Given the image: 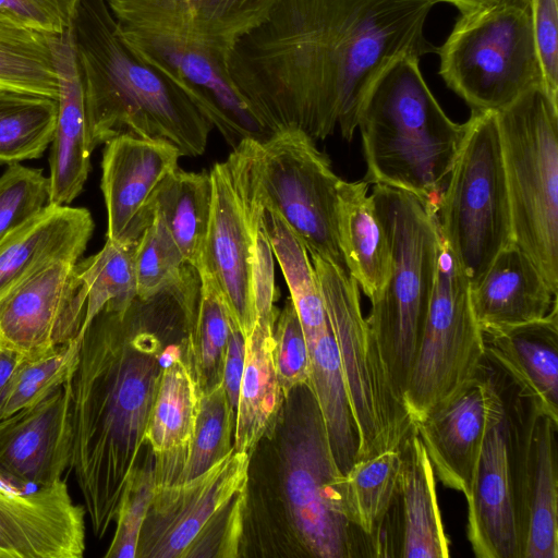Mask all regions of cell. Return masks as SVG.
<instances>
[{
	"label": "cell",
	"mask_w": 558,
	"mask_h": 558,
	"mask_svg": "<svg viewBox=\"0 0 558 558\" xmlns=\"http://www.w3.org/2000/svg\"><path fill=\"white\" fill-rule=\"evenodd\" d=\"M435 0H276L230 62L235 92L272 135L298 128L351 142L361 102L396 57L436 51L424 27Z\"/></svg>",
	"instance_id": "1"
},
{
	"label": "cell",
	"mask_w": 558,
	"mask_h": 558,
	"mask_svg": "<svg viewBox=\"0 0 558 558\" xmlns=\"http://www.w3.org/2000/svg\"><path fill=\"white\" fill-rule=\"evenodd\" d=\"M201 280L189 268L174 284L123 312L102 310L80 339L70 384L71 469L94 535L100 539L140 462L168 349L195 322ZM145 460V459H144Z\"/></svg>",
	"instance_id": "2"
},
{
	"label": "cell",
	"mask_w": 558,
	"mask_h": 558,
	"mask_svg": "<svg viewBox=\"0 0 558 558\" xmlns=\"http://www.w3.org/2000/svg\"><path fill=\"white\" fill-rule=\"evenodd\" d=\"M258 444L267 456L258 494L266 497L246 495L242 544L253 536L264 556H372L367 537L348 520L343 474L308 383L284 397Z\"/></svg>",
	"instance_id": "3"
},
{
	"label": "cell",
	"mask_w": 558,
	"mask_h": 558,
	"mask_svg": "<svg viewBox=\"0 0 558 558\" xmlns=\"http://www.w3.org/2000/svg\"><path fill=\"white\" fill-rule=\"evenodd\" d=\"M105 1L134 58L180 88L232 148L270 136L235 92L230 62L276 0Z\"/></svg>",
	"instance_id": "4"
},
{
	"label": "cell",
	"mask_w": 558,
	"mask_h": 558,
	"mask_svg": "<svg viewBox=\"0 0 558 558\" xmlns=\"http://www.w3.org/2000/svg\"><path fill=\"white\" fill-rule=\"evenodd\" d=\"M71 34L93 149L133 135L166 141L181 156L204 154L211 123L180 88L134 58L105 0H80Z\"/></svg>",
	"instance_id": "5"
},
{
	"label": "cell",
	"mask_w": 558,
	"mask_h": 558,
	"mask_svg": "<svg viewBox=\"0 0 558 558\" xmlns=\"http://www.w3.org/2000/svg\"><path fill=\"white\" fill-rule=\"evenodd\" d=\"M364 181L412 194L438 215L449 173L466 131L444 111L420 69L400 54L367 89L357 113Z\"/></svg>",
	"instance_id": "6"
},
{
	"label": "cell",
	"mask_w": 558,
	"mask_h": 558,
	"mask_svg": "<svg viewBox=\"0 0 558 558\" xmlns=\"http://www.w3.org/2000/svg\"><path fill=\"white\" fill-rule=\"evenodd\" d=\"M391 248V272L371 302L369 331L403 400L435 287L440 230L412 194L374 184L371 192Z\"/></svg>",
	"instance_id": "7"
},
{
	"label": "cell",
	"mask_w": 558,
	"mask_h": 558,
	"mask_svg": "<svg viewBox=\"0 0 558 558\" xmlns=\"http://www.w3.org/2000/svg\"><path fill=\"white\" fill-rule=\"evenodd\" d=\"M496 119L513 241L558 293V105L535 85Z\"/></svg>",
	"instance_id": "8"
},
{
	"label": "cell",
	"mask_w": 558,
	"mask_h": 558,
	"mask_svg": "<svg viewBox=\"0 0 558 558\" xmlns=\"http://www.w3.org/2000/svg\"><path fill=\"white\" fill-rule=\"evenodd\" d=\"M435 52L444 82L471 111L497 112L543 85L526 0H497L461 12Z\"/></svg>",
	"instance_id": "9"
},
{
	"label": "cell",
	"mask_w": 558,
	"mask_h": 558,
	"mask_svg": "<svg viewBox=\"0 0 558 558\" xmlns=\"http://www.w3.org/2000/svg\"><path fill=\"white\" fill-rule=\"evenodd\" d=\"M250 459L232 449L193 478L156 485L135 558L240 557Z\"/></svg>",
	"instance_id": "10"
},
{
	"label": "cell",
	"mask_w": 558,
	"mask_h": 558,
	"mask_svg": "<svg viewBox=\"0 0 558 558\" xmlns=\"http://www.w3.org/2000/svg\"><path fill=\"white\" fill-rule=\"evenodd\" d=\"M316 274L356 427V461L400 450L414 423L396 392L361 307L360 289L345 268L308 254Z\"/></svg>",
	"instance_id": "11"
},
{
	"label": "cell",
	"mask_w": 558,
	"mask_h": 558,
	"mask_svg": "<svg viewBox=\"0 0 558 558\" xmlns=\"http://www.w3.org/2000/svg\"><path fill=\"white\" fill-rule=\"evenodd\" d=\"M498 371L501 401L485 434L465 496L466 534L478 558H523L526 457L532 423L539 408Z\"/></svg>",
	"instance_id": "12"
},
{
	"label": "cell",
	"mask_w": 558,
	"mask_h": 558,
	"mask_svg": "<svg viewBox=\"0 0 558 558\" xmlns=\"http://www.w3.org/2000/svg\"><path fill=\"white\" fill-rule=\"evenodd\" d=\"M437 219L470 284L513 241L496 112L471 111Z\"/></svg>",
	"instance_id": "13"
},
{
	"label": "cell",
	"mask_w": 558,
	"mask_h": 558,
	"mask_svg": "<svg viewBox=\"0 0 558 558\" xmlns=\"http://www.w3.org/2000/svg\"><path fill=\"white\" fill-rule=\"evenodd\" d=\"M470 290L464 269L440 233L435 287L403 392L413 423L457 397L484 366L483 332Z\"/></svg>",
	"instance_id": "14"
},
{
	"label": "cell",
	"mask_w": 558,
	"mask_h": 558,
	"mask_svg": "<svg viewBox=\"0 0 558 558\" xmlns=\"http://www.w3.org/2000/svg\"><path fill=\"white\" fill-rule=\"evenodd\" d=\"M260 144L243 140L210 170L211 214L197 268L213 279L231 320L245 338L256 322L253 266L265 206L259 179Z\"/></svg>",
	"instance_id": "15"
},
{
	"label": "cell",
	"mask_w": 558,
	"mask_h": 558,
	"mask_svg": "<svg viewBox=\"0 0 558 558\" xmlns=\"http://www.w3.org/2000/svg\"><path fill=\"white\" fill-rule=\"evenodd\" d=\"M259 179L265 203L306 247L308 254L345 268L337 233V184L327 155L298 128L263 142Z\"/></svg>",
	"instance_id": "16"
},
{
	"label": "cell",
	"mask_w": 558,
	"mask_h": 558,
	"mask_svg": "<svg viewBox=\"0 0 558 558\" xmlns=\"http://www.w3.org/2000/svg\"><path fill=\"white\" fill-rule=\"evenodd\" d=\"M78 260L56 258L34 269L0 299V337L26 355L76 339L86 312Z\"/></svg>",
	"instance_id": "17"
},
{
	"label": "cell",
	"mask_w": 558,
	"mask_h": 558,
	"mask_svg": "<svg viewBox=\"0 0 558 558\" xmlns=\"http://www.w3.org/2000/svg\"><path fill=\"white\" fill-rule=\"evenodd\" d=\"M85 515L65 481L37 486L0 471V558H81Z\"/></svg>",
	"instance_id": "18"
},
{
	"label": "cell",
	"mask_w": 558,
	"mask_h": 558,
	"mask_svg": "<svg viewBox=\"0 0 558 558\" xmlns=\"http://www.w3.org/2000/svg\"><path fill=\"white\" fill-rule=\"evenodd\" d=\"M500 401L499 371L485 357L480 375L462 392L414 423L436 477L464 497Z\"/></svg>",
	"instance_id": "19"
},
{
	"label": "cell",
	"mask_w": 558,
	"mask_h": 558,
	"mask_svg": "<svg viewBox=\"0 0 558 558\" xmlns=\"http://www.w3.org/2000/svg\"><path fill=\"white\" fill-rule=\"evenodd\" d=\"M182 157L166 141L121 135L106 143L101 191L107 209V240L137 243L154 218L156 194Z\"/></svg>",
	"instance_id": "20"
},
{
	"label": "cell",
	"mask_w": 558,
	"mask_h": 558,
	"mask_svg": "<svg viewBox=\"0 0 558 558\" xmlns=\"http://www.w3.org/2000/svg\"><path fill=\"white\" fill-rule=\"evenodd\" d=\"M73 429L69 381L44 400L0 420V471L37 486L71 468Z\"/></svg>",
	"instance_id": "21"
},
{
	"label": "cell",
	"mask_w": 558,
	"mask_h": 558,
	"mask_svg": "<svg viewBox=\"0 0 558 558\" xmlns=\"http://www.w3.org/2000/svg\"><path fill=\"white\" fill-rule=\"evenodd\" d=\"M470 287L474 316L482 332L542 319L558 305L557 293L514 241L497 253L482 277Z\"/></svg>",
	"instance_id": "22"
},
{
	"label": "cell",
	"mask_w": 558,
	"mask_h": 558,
	"mask_svg": "<svg viewBox=\"0 0 558 558\" xmlns=\"http://www.w3.org/2000/svg\"><path fill=\"white\" fill-rule=\"evenodd\" d=\"M59 84L58 114L50 153L48 204L64 206L82 192L94 150L71 28L54 43Z\"/></svg>",
	"instance_id": "23"
},
{
	"label": "cell",
	"mask_w": 558,
	"mask_h": 558,
	"mask_svg": "<svg viewBox=\"0 0 558 558\" xmlns=\"http://www.w3.org/2000/svg\"><path fill=\"white\" fill-rule=\"evenodd\" d=\"M485 357L558 421V305L542 319L483 332Z\"/></svg>",
	"instance_id": "24"
},
{
	"label": "cell",
	"mask_w": 558,
	"mask_h": 558,
	"mask_svg": "<svg viewBox=\"0 0 558 558\" xmlns=\"http://www.w3.org/2000/svg\"><path fill=\"white\" fill-rule=\"evenodd\" d=\"M93 230L86 208L48 204L0 243V299L47 262L80 260Z\"/></svg>",
	"instance_id": "25"
},
{
	"label": "cell",
	"mask_w": 558,
	"mask_h": 558,
	"mask_svg": "<svg viewBox=\"0 0 558 558\" xmlns=\"http://www.w3.org/2000/svg\"><path fill=\"white\" fill-rule=\"evenodd\" d=\"M369 184L339 179L337 233L347 272L371 302L377 300L391 272V248L377 214Z\"/></svg>",
	"instance_id": "26"
},
{
	"label": "cell",
	"mask_w": 558,
	"mask_h": 558,
	"mask_svg": "<svg viewBox=\"0 0 558 558\" xmlns=\"http://www.w3.org/2000/svg\"><path fill=\"white\" fill-rule=\"evenodd\" d=\"M202 391L183 357L163 369L145 440L156 485L177 483L193 435Z\"/></svg>",
	"instance_id": "27"
},
{
	"label": "cell",
	"mask_w": 558,
	"mask_h": 558,
	"mask_svg": "<svg viewBox=\"0 0 558 558\" xmlns=\"http://www.w3.org/2000/svg\"><path fill=\"white\" fill-rule=\"evenodd\" d=\"M557 430L558 421L537 409L526 457L523 558H558Z\"/></svg>",
	"instance_id": "28"
},
{
	"label": "cell",
	"mask_w": 558,
	"mask_h": 558,
	"mask_svg": "<svg viewBox=\"0 0 558 558\" xmlns=\"http://www.w3.org/2000/svg\"><path fill=\"white\" fill-rule=\"evenodd\" d=\"M400 452L401 557L448 558L449 538L438 506L436 475L415 430Z\"/></svg>",
	"instance_id": "29"
},
{
	"label": "cell",
	"mask_w": 558,
	"mask_h": 558,
	"mask_svg": "<svg viewBox=\"0 0 558 558\" xmlns=\"http://www.w3.org/2000/svg\"><path fill=\"white\" fill-rule=\"evenodd\" d=\"M274 326L256 320L245 338L233 449L248 454L274 426L284 399L274 362Z\"/></svg>",
	"instance_id": "30"
},
{
	"label": "cell",
	"mask_w": 558,
	"mask_h": 558,
	"mask_svg": "<svg viewBox=\"0 0 558 558\" xmlns=\"http://www.w3.org/2000/svg\"><path fill=\"white\" fill-rule=\"evenodd\" d=\"M306 341L311 360L308 385L317 401L336 464L344 474L356 460L359 438L330 325Z\"/></svg>",
	"instance_id": "31"
},
{
	"label": "cell",
	"mask_w": 558,
	"mask_h": 558,
	"mask_svg": "<svg viewBox=\"0 0 558 558\" xmlns=\"http://www.w3.org/2000/svg\"><path fill=\"white\" fill-rule=\"evenodd\" d=\"M211 202L210 174L180 168L166 178L154 202V213L163 221L185 262L196 270L206 242Z\"/></svg>",
	"instance_id": "32"
},
{
	"label": "cell",
	"mask_w": 558,
	"mask_h": 558,
	"mask_svg": "<svg viewBox=\"0 0 558 558\" xmlns=\"http://www.w3.org/2000/svg\"><path fill=\"white\" fill-rule=\"evenodd\" d=\"M402 457L400 450L385 451L360 460L343 474L348 520L371 545L399 498Z\"/></svg>",
	"instance_id": "33"
},
{
	"label": "cell",
	"mask_w": 558,
	"mask_h": 558,
	"mask_svg": "<svg viewBox=\"0 0 558 558\" xmlns=\"http://www.w3.org/2000/svg\"><path fill=\"white\" fill-rule=\"evenodd\" d=\"M57 36L0 16V89L58 100Z\"/></svg>",
	"instance_id": "34"
},
{
	"label": "cell",
	"mask_w": 558,
	"mask_h": 558,
	"mask_svg": "<svg viewBox=\"0 0 558 558\" xmlns=\"http://www.w3.org/2000/svg\"><path fill=\"white\" fill-rule=\"evenodd\" d=\"M263 222L305 338L313 337L326 329L329 322L308 252L282 218L266 203Z\"/></svg>",
	"instance_id": "35"
},
{
	"label": "cell",
	"mask_w": 558,
	"mask_h": 558,
	"mask_svg": "<svg viewBox=\"0 0 558 558\" xmlns=\"http://www.w3.org/2000/svg\"><path fill=\"white\" fill-rule=\"evenodd\" d=\"M58 100L0 89V162L39 158L51 144Z\"/></svg>",
	"instance_id": "36"
},
{
	"label": "cell",
	"mask_w": 558,
	"mask_h": 558,
	"mask_svg": "<svg viewBox=\"0 0 558 558\" xmlns=\"http://www.w3.org/2000/svg\"><path fill=\"white\" fill-rule=\"evenodd\" d=\"M198 275L197 312L183 359L201 391L207 392L222 383L231 318L213 279L203 271Z\"/></svg>",
	"instance_id": "37"
},
{
	"label": "cell",
	"mask_w": 558,
	"mask_h": 558,
	"mask_svg": "<svg viewBox=\"0 0 558 558\" xmlns=\"http://www.w3.org/2000/svg\"><path fill=\"white\" fill-rule=\"evenodd\" d=\"M135 246L136 243L122 244L106 240L98 253L76 263V271L87 296L85 319L78 337L102 310L123 313L137 298Z\"/></svg>",
	"instance_id": "38"
},
{
	"label": "cell",
	"mask_w": 558,
	"mask_h": 558,
	"mask_svg": "<svg viewBox=\"0 0 558 558\" xmlns=\"http://www.w3.org/2000/svg\"><path fill=\"white\" fill-rule=\"evenodd\" d=\"M80 339L44 353L25 355L15 368L0 407V420L44 400L65 385L78 360Z\"/></svg>",
	"instance_id": "39"
},
{
	"label": "cell",
	"mask_w": 558,
	"mask_h": 558,
	"mask_svg": "<svg viewBox=\"0 0 558 558\" xmlns=\"http://www.w3.org/2000/svg\"><path fill=\"white\" fill-rule=\"evenodd\" d=\"M235 422L236 412L229 403L222 383L202 392L193 435L177 483L202 474L233 449Z\"/></svg>",
	"instance_id": "40"
},
{
	"label": "cell",
	"mask_w": 558,
	"mask_h": 558,
	"mask_svg": "<svg viewBox=\"0 0 558 558\" xmlns=\"http://www.w3.org/2000/svg\"><path fill=\"white\" fill-rule=\"evenodd\" d=\"M189 266L163 221L154 213L134 251L137 298L149 299L174 284Z\"/></svg>",
	"instance_id": "41"
},
{
	"label": "cell",
	"mask_w": 558,
	"mask_h": 558,
	"mask_svg": "<svg viewBox=\"0 0 558 558\" xmlns=\"http://www.w3.org/2000/svg\"><path fill=\"white\" fill-rule=\"evenodd\" d=\"M49 201V180L41 170L9 165L0 175V243Z\"/></svg>",
	"instance_id": "42"
},
{
	"label": "cell",
	"mask_w": 558,
	"mask_h": 558,
	"mask_svg": "<svg viewBox=\"0 0 558 558\" xmlns=\"http://www.w3.org/2000/svg\"><path fill=\"white\" fill-rule=\"evenodd\" d=\"M155 487L154 454L150 450L126 486L116 518L114 535L105 554L106 558L136 557L141 530Z\"/></svg>",
	"instance_id": "43"
},
{
	"label": "cell",
	"mask_w": 558,
	"mask_h": 558,
	"mask_svg": "<svg viewBox=\"0 0 558 558\" xmlns=\"http://www.w3.org/2000/svg\"><path fill=\"white\" fill-rule=\"evenodd\" d=\"M272 339L277 377L287 397L293 388L308 383L311 372L307 341L290 298L277 315Z\"/></svg>",
	"instance_id": "44"
},
{
	"label": "cell",
	"mask_w": 558,
	"mask_h": 558,
	"mask_svg": "<svg viewBox=\"0 0 558 558\" xmlns=\"http://www.w3.org/2000/svg\"><path fill=\"white\" fill-rule=\"evenodd\" d=\"M80 0H0V16L49 35L68 32Z\"/></svg>",
	"instance_id": "45"
},
{
	"label": "cell",
	"mask_w": 558,
	"mask_h": 558,
	"mask_svg": "<svg viewBox=\"0 0 558 558\" xmlns=\"http://www.w3.org/2000/svg\"><path fill=\"white\" fill-rule=\"evenodd\" d=\"M543 87L558 105V0H530Z\"/></svg>",
	"instance_id": "46"
},
{
	"label": "cell",
	"mask_w": 558,
	"mask_h": 558,
	"mask_svg": "<svg viewBox=\"0 0 558 558\" xmlns=\"http://www.w3.org/2000/svg\"><path fill=\"white\" fill-rule=\"evenodd\" d=\"M246 339L231 320L227 351L223 363L222 385L229 403L236 412L240 387L245 365Z\"/></svg>",
	"instance_id": "47"
},
{
	"label": "cell",
	"mask_w": 558,
	"mask_h": 558,
	"mask_svg": "<svg viewBox=\"0 0 558 558\" xmlns=\"http://www.w3.org/2000/svg\"><path fill=\"white\" fill-rule=\"evenodd\" d=\"M26 354L21 353L11 345H9L0 337V407L5 395L9 381Z\"/></svg>",
	"instance_id": "48"
},
{
	"label": "cell",
	"mask_w": 558,
	"mask_h": 558,
	"mask_svg": "<svg viewBox=\"0 0 558 558\" xmlns=\"http://www.w3.org/2000/svg\"><path fill=\"white\" fill-rule=\"evenodd\" d=\"M436 3H449L453 7H456L459 12H465L469 10H473L478 7H483L485 4L495 2L497 0H435Z\"/></svg>",
	"instance_id": "49"
},
{
	"label": "cell",
	"mask_w": 558,
	"mask_h": 558,
	"mask_svg": "<svg viewBox=\"0 0 558 558\" xmlns=\"http://www.w3.org/2000/svg\"><path fill=\"white\" fill-rule=\"evenodd\" d=\"M187 1H190V2H196L197 0H187Z\"/></svg>",
	"instance_id": "50"
},
{
	"label": "cell",
	"mask_w": 558,
	"mask_h": 558,
	"mask_svg": "<svg viewBox=\"0 0 558 558\" xmlns=\"http://www.w3.org/2000/svg\"><path fill=\"white\" fill-rule=\"evenodd\" d=\"M530 3V0H526Z\"/></svg>",
	"instance_id": "51"
}]
</instances>
